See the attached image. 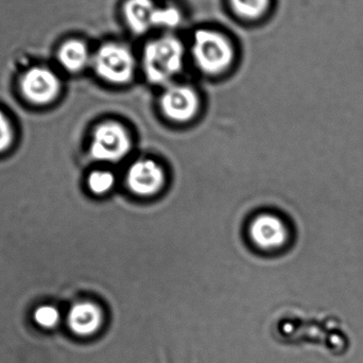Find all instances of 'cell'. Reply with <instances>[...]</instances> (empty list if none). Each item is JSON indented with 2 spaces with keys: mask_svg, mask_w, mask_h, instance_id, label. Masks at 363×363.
<instances>
[{
  "mask_svg": "<svg viewBox=\"0 0 363 363\" xmlns=\"http://www.w3.org/2000/svg\"><path fill=\"white\" fill-rule=\"evenodd\" d=\"M74 322L81 326L96 325L99 321L100 311L97 306L91 303L77 305L72 311Z\"/></svg>",
  "mask_w": 363,
  "mask_h": 363,
  "instance_id": "4fadbf2b",
  "label": "cell"
},
{
  "mask_svg": "<svg viewBox=\"0 0 363 363\" xmlns=\"http://www.w3.org/2000/svg\"><path fill=\"white\" fill-rule=\"evenodd\" d=\"M190 55L202 74L219 76L232 67L236 49L223 32L213 28H198L192 34Z\"/></svg>",
  "mask_w": 363,
  "mask_h": 363,
  "instance_id": "7a4b0ae2",
  "label": "cell"
},
{
  "mask_svg": "<svg viewBox=\"0 0 363 363\" xmlns=\"http://www.w3.org/2000/svg\"><path fill=\"white\" fill-rule=\"evenodd\" d=\"M185 55V46L178 36L162 34L145 44L140 65L149 82L167 85L183 69Z\"/></svg>",
  "mask_w": 363,
  "mask_h": 363,
  "instance_id": "6da1fadb",
  "label": "cell"
},
{
  "mask_svg": "<svg viewBox=\"0 0 363 363\" xmlns=\"http://www.w3.org/2000/svg\"><path fill=\"white\" fill-rule=\"evenodd\" d=\"M183 21V12L176 4L159 6L155 13V29H177L180 27Z\"/></svg>",
  "mask_w": 363,
  "mask_h": 363,
  "instance_id": "7c38bea8",
  "label": "cell"
},
{
  "mask_svg": "<svg viewBox=\"0 0 363 363\" xmlns=\"http://www.w3.org/2000/svg\"><path fill=\"white\" fill-rule=\"evenodd\" d=\"M164 183L163 169L152 160H140L128 170V187L138 196H152L160 191Z\"/></svg>",
  "mask_w": 363,
  "mask_h": 363,
  "instance_id": "52a82bcc",
  "label": "cell"
},
{
  "mask_svg": "<svg viewBox=\"0 0 363 363\" xmlns=\"http://www.w3.org/2000/svg\"><path fill=\"white\" fill-rule=\"evenodd\" d=\"M130 150L131 138L119 123H102L94 132L89 150L93 159L114 163L125 159Z\"/></svg>",
  "mask_w": 363,
  "mask_h": 363,
  "instance_id": "277c9868",
  "label": "cell"
},
{
  "mask_svg": "<svg viewBox=\"0 0 363 363\" xmlns=\"http://www.w3.org/2000/svg\"><path fill=\"white\" fill-rule=\"evenodd\" d=\"M13 132L6 117L0 112V152L6 150L12 144Z\"/></svg>",
  "mask_w": 363,
  "mask_h": 363,
  "instance_id": "9a60e30c",
  "label": "cell"
},
{
  "mask_svg": "<svg viewBox=\"0 0 363 363\" xmlns=\"http://www.w3.org/2000/svg\"><path fill=\"white\" fill-rule=\"evenodd\" d=\"M91 66L96 74L106 82L123 85L131 82L136 72L133 51L121 42H106L94 53Z\"/></svg>",
  "mask_w": 363,
  "mask_h": 363,
  "instance_id": "3957f363",
  "label": "cell"
},
{
  "mask_svg": "<svg viewBox=\"0 0 363 363\" xmlns=\"http://www.w3.org/2000/svg\"><path fill=\"white\" fill-rule=\"evenodd\" d=\"M199 108L198 94L188 85H168L162 94L161 108L170 121L177 123L189 121L196 116Z\"/></svg>",
  "mask_w": 363,
  "mask_h": 363,
  "instance_id": "5b68a950",
  "label": "cell"
},
{
  "mask_svg": "<svg viewBox=\"0 0 363 363\" xmlns=\"http://www.w3.org/2000/svg\"><path fill=\"white\" fill-rule=\"evenodd\" d=\"M250 236L254 243L262 249H279L287 239V230L279 218L262 215L252 222Z\"/></svg>",
  "mask_w": 363,
  "mask_h": 363,
  "instance_id": "9c48e42d",
  "label": "cell"
},
{
  "mask_svg": "<svg viewBox=\"0 0 363 363\" xmlns=\"http://www.w3.org/2000/svg\"><path fill=\"white\" fill-rule=\"evenodd\" d=\"M23 96L34 104H47L59 95L61 83L55 72L43 67L28 70L21 79Z\"/></svg>",
  "mask_w": 363,
  "mask_h": 363,
  "instance_id": "8992f818",
  "label": "cell"
},
{
  "mask_svg": "<svg viewBox=\"0 0 363 363\" xmlns=\"http://www.w3.org/2000/svg\"><path fill=\"white\" fill-rule=\"evenodd\" d=\"M272 0H228V8L241 21H257L266 16Z\"/></svg>",
  "mask_w": 363,
  "mask_h": 363,
  "instance_id": "8fae6325",
  "label": "cell"
},
{
  "mask_svg": "<svg viewBox=\"0 0 363 363\" xmlns=\"http://www.w3.org/2000/svg\"><path fill=\"white\" fill-rule=\"evenodd\" d=\"M89 188L95 194H104L112 189L115 184V178L112 172L106 170H96L89 177Z\"/></svg>",
  "mask_w": 363,
  "mask_h": 363,
  "instance_id": "5bb4252c",
  "label": "cell"
},
{
  "mask_svg": "<svg viewBox=\"0 0 363 363\" xmlns=\"http://www.w3.org/2000/svg\"><path fill=\"white\" fill-rule=\"evenodd\" d=\"M57 57L60 63L66 70L79 72L91 65L93 55L82 40H70L62 45Z\"/></svg>",
  "mask_w": 363,
  "mask_h": 363,
  "instance_id": "30bf717a",
  "label": "cell"
},
{
  "mask_svg": "<svg viewBox=\"0 0 363 363\" xmlns=\"http://www.w3.org/2000/svg\"><path fill=\"white\" fill-rule=\"evenodd\" d=\"M157 6L155 0H125L121 6L123 23L132 33L144 35L155 29Z\"/></svg>",
  "mask_w": 363,
  "mask_h": 363,
  "instance_id": "ba28073f",
  "label": "cell"
}]
</instances>
